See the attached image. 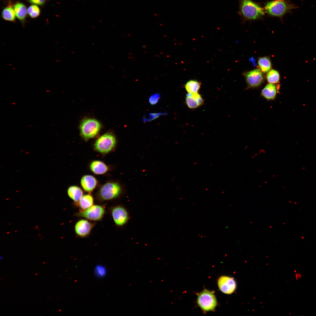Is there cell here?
I'll return each instance as SVG.
<instances>
[{
	"label": "cell",
	"mask_w": 316,
	"mask_h": 316,
	"mask_svg": "<svg viewBox=\"0 0 316 316\" xmlns=\"http://www.w3.org/2000/svg\"><path fill=\"white\" fill-rule=\"evenodd\" d=\"M166 113H150L148 114V117L145 116H143L142 118L143 121L144 122H150L162 115H166Z\"/></svg>",
	"instance_id": "d4e9b609"
},
{
	"label": "cell",
	"mask_w": 316,
	"mask_h": 316,
	"mask_svg": "<svg viewBox=\"0 0 316 316\" xmlns=\"http://www.w3.org/2000/svg\"><path fill=\"white\" fill-rule=\"evenodd\" d=\"M49 262H47V263H49Z\"/></svg>",
	"instance_id": "4dcf8cb0"
},
{
	"label": "cell",
	"mask_w": 316,
	"mask_h": 316,
	"mask_svg": "<svg viewBox=\"0 0 316 316\" xmlns=\"http://www.w3.org/2000/svg\"><path fill=\"white\" fill-rule=\"evenodd\" d=\"M122 192V188L118 183L109 181L101 186L97 192V196L100 201H108L117 198Z\"/></svg>",
	"instance_id": "3957f363"
},
{
	"label": "cell",
	"mask_w": 316,
	"mask_h": 316,
	"mask_svg": "<svg viewBox=\"0 0 316 316\" xmlns=\"http://www.w3.org/2000/svg\"><path fill=\"white\" fill-rule=\"evenodd\" d=\"M186 103L189 108L194 109L202 105L204 100L198 92L188 93L186 97Z\"/></svg>",
	"instance_id": "4fadbf2b"
},
{
	"label": "cell",
	"mask_w": 316,
	"mask_h": 316,
	"mask_svg": "<svg viewBox=\"0 0 316 316\" xmlns=\"http://www.w3.org/2000/svg\"><path fill=\"white\" fill-rule=\"evenodd\" d=\"M45 263V262H43V264H44V263Z\"/></svg>",
	"instance_id": "f1b7e54d"
},
{
	"label": "cell",
	"mask_w": 316,
	"mask_h": 316,
	"mask_svg": "<svg viewBox=\"0 0 316 316\" xmlns=\"http://www.w3.org/2000/svg\"><path fill=\"white\" fill-rule=\"evenodd\" d=\"M239 14L244 20L261 19L264 16L265 10L252 0H239Z\"/></svg>",
	"instance_id": "6da1fadb"
},
{
	"label": "cell",
	"mask_w": 316,
	"mask_h": 316,
	"mask_svg": "<svg viewBox=\"0 0 316 316\" xmlns=\"http://www.w3.org/2000/svg\"><path fill=\"white\" fill-rule=\"evenodd\" d=\"M80 183L82 188L85 191L90 193L95 188L98 184V181L94 176L86 175L82 177Z\"/></svg>",
	"instance_id": "7c38bea8"
},
{
	"label": "cell",
	"mask_w": 316,
	"mask_h": 316,
	"mask_svg": "<svg viewBox=\"0 0 316 316\" xmlns=\"http://www.w3.org/2000/svg\"><path fill=\"white\" fill-rule=\"evenodd\" d=\"M160 97L159 93H156L151 95L149 99L150 103L152 105L156 104L158 102Z\"/></svg>",
	"instance_id": "484cf974"
},
{
	"label": "cell",
	"mask_w": 316,
	"mask_h": 316,
	"mask_svg": "<svg viewBox=\"0 0 316 316\" xmlns=\"http://www.w3.org/2000/svg\"><path fill=\"white\" fill-rule=\"evenodd\" d=\"M111 212L115 224L119 227H122L126 225L131 218L127 209L121 205L112 207Z\"/></svg>",
	"instance_id": "52a82bcc"
},
{
	"label": "cell",
	"mask_w": 316,
	"mask_h": 316,
	"mask_svg": "<svg viewBox=\"0 0 316 316\" xmlns=\"http://www.w3.org/2000/svg\"><path fill=\"white\" fill-rule=\"evenodd\" d=\"M280 75L279 72L275 70L272 69L267 73L266 78L269 83H277L280 80Z\"/></svg>",
	"instance_id": "7402d4cb"
},
{
	"label": "cell",
	"mask_w": 316,
	"mask_h": 316,
	"mask_svg": "<svg viewBox=\"0 0 316 316\" xmlns=\"http://www.w3.org/2000/svg\"><path fill=\"white\" fill-rule=\"evenodd\" d=\"M3 279V278H1V279Z\"/></svg>",
	"instance_id": "f546056e"
},
{
	"label": "cell",
	"mask_w": 316,
	"mask_h": 316,
	"mask_svg": "<svg viewBox=\"0 0 316 316\" xmlns=\"http://www.w3.org/2000/svg\"><path fill=\"white\" fill-rule=\"evenodd\" d=\"M105 213V208L103 205H96L86 210L80 211L75 215L89 220L97 221L102 219Z\"/></svg>",
	"instance_id": "ba28073f"
},
{
	"label": "cell",
	"mask_w": 316,
	"mask_h": 316,
	"mask_svg": "<svg viewBox=\"0 0 316 316\" xmlns=\"http://www.w3.org/2000/svg\"><path fill=\"white\" fill-rule=\"evenodd\" d=\"M298 7L288 0H276L267 3L264 10L269 15L273 17L282 18L293 10Z\"/></svg>",
	"instance_id": "7a4b0ae2"
},
{
	"label": "cell",
	"mask_w": 316,
	"mask_h": 316,
	"mask_svg": "<svg viewBox=\"0 0 316 316\" xmlns=\"http://www.w3.org/2000/svg\"><path fill=\"white\" fill-rule=\"evenodd\" d=\"M94 273L98 277L102 278L105 276L107 270L105 267L102 265H97L95 268Z\"/></svg>",
	"instance_id": "cb8c5ba5"
},
{
	"label": "cell",
	"mask_w": 316,
	"mask_h": 316,
	"mask_svg": "<svg viewBox=\"0 0 316 316\" xmlns=\"http://www.w3.org/2000/svg\"><path fill=\"white\" fill-rule=\"evenodd\" d=\"M258 64L260 70L263 73L268 72L271 68V61L267 57H260L258 59Z\"/></svg>",
	"instance_id": "d6986e66"
},
{
	"label": "cell",
	"mask_w": 316,
	"mask_h": 316,
	"mask_svg": "<svg viewBox=\"0 0 316 316\" xmlns=\"http://www.w3.org/2000/svg\"><path fill=\"white\" fill-rule=\"evenodd\" d=\"M101 128V124L97 120L93 118L85 119L80 126L81 135L85 140H87L95 137Z\"/></svg>",
	"instance_id": "5b68a950"
},
{
	"label": "cell",
	"mask_w": 316,
	"mask_h": 316,
	"mask_svg": "<svg viewBox=\"0 0 316 316\" xmlns=\"http://www.w3.org/2000/svg\"><path fill=\"white\" fill-rule=\"evenodd\" d=\"M38 274V273H36V274H35V275H37Z\"/></svg>",
	"instance_id": "83f0119b"
},
{
	"label": "cell",
	"mask_w": 316,
	"mask_h": 316,
	"mask_svg": "<svg viewBox=\"0 0 316 316\" xmlns=\"http://www.w3.org/2000/svg\"><path fill=\"white\" fill-rule=\"evenodd\" d=\"M262 96L268 100L274 99L276 95V86L273 84L269 83L266 85L261 92Z\"/></svg>",
	"instance_id": "e0dca14e"
},
{
	"label": "cell",
	"mask_w": 316,
	"mask_h": 316,
	"mask_svg": "<svg viewBox=\"0 0 316 316\" xmlns=\"http://www.w3.org/2000/svg\"><path fill=\"white\" fill-rule=\"evenodd\" d=\"M2 15L3 18L6 20L14 21L15 20L16 15L15 11L10 6L5 8L3 10Z\"/></svg>",
	"instance_id": "44dd1931"
},
{
	"label": "cell",
	"mask_w": 316,
	"mask_h": 316,
	"mask_svg": "<svg viewBox=\"0 0 316 316\" xmlns=\"http://www.w3.org/2000/svg\"><path fill=\"white\" fill-rule=\"evenodd\" d=\"M200 85V83L197 80H190L186 83L185 88L188 93H197Z\"/></svg>",
	"instance_id": "ffe728a7"
},
{
	"label": "cell",
	"mask_w": 316,
	"mask_h": 316,
	"mask_svg": "<svg viewBox=\"0 0 316 316\" xmlns=\"http://www.w3.org/2000/svg\"><path fill=\"white\" fill-rule=\"evenodd\" d=\"M94 224L87 219H81L75 223L74 229L76 235L81 237L87 236L90 233Z\"/></svg>",
	"instance_id": "8fae6325"
},
{
	"label": "cell",
	"mask_w": 316,
	"mask_h": 316,
	"mask_svg": "<svg viewBox=\"0 0 316 316\" xmlns=\"http://www.w3.org/2000/svg\"><path fill=\"white\" fill-rule=\"evenodd\" d=\"M28 0V1H29V0Z\"/></svg>",
	"instance_id": "1f68e13d"
},
{
	"label": "cell",
	"mask_w": 316,
	"mask_h": 316,
	"mask_svg": "<svg viewBox=\"0 0 316 316\" xmlns=\"http://www.w3.org/2000/svg\"><path fill=\"white\" fill-rule=\"evenodd\" d=\"M197 302L201 309L207 311H213L217 304V299L214 294L206 289L199 294Z\"/></svg>",
	"instance_id": "8992f818"
},
{
	"label": "cell",
	"mask_w": 316,
	"mask_h": 316,
	"mask_svg": "<svg viewBox=\"0 0 316 316\" xmlns=\"http://www.w3.org/2000/svg\"><path fill=\"white\" fill-rule=\"evenodd\" d=\"M67 192L68 197L75 203L78 202L83 195V192L81 188L75 185L69 186Z\"/></svg>",
	"instance_id": "9a60e30c"
},
{
	"label": "cell",
	"mask_w": 316,
	"mask_h": 316,
	"mask_svg": "<svg viewBox=\"0 0 316 316\" xmlns=\"http://www.w3.org/2000/svg\"><path fill=\"white\" fill-rule=\"evenodd\" d=\"M218 284L220 290L226 294L232 293L236 288V283L234 279L227 276L220 277L218 279Z\"/></svg>",
	"instance_id": "30bf717a"
},
{
	"label": "cell",
	"mask_w": 316,
	"mask_h": 316,
	"mask_svg": "<svg viewBox=\"0 0 316 316\" xmlns=\"http://www.w3.org/2000/svg\"><path fill=\"white\" fill-rule=\"evenodd\" d=\"M89 168L92 172L97 175L104 174L107 173L109 169V166L106 164L98 160L92 161L89 164Z\"/></svg>",
	"instance_id": "5bb4252c"
},
{
	"label": "cell",
	"mask_w": 316,
	"mask_h": 316,
	"mask_svg": "<svg viewBox=\"0 0 316 316\" xmlns=\"http://www.w3.org/2000/svg\"><path fill=\"white\" fill-rule=\"evenodd\" d=\"M94 198L89 193L83 195L76 204L81 210H86L93 205Z\"/></svg>",
	"instance_id": "2e32d148"
},
{
	"label": "cell",
	"mask_w": 316,
	"mask_h": 316,
	"mask_svg": "<svg viewBox=\"0 0 316 316\" xmlns=\"http://www.w3.org/2000/svg\"><path fill=\"white\" fill-rule=\"evenodd\" d=\"M246 83L250 87L259 86L264 81V76L261 71L256 68L244 73Z\"/></svg>",
	"instance_id": "9c48e42d"
},
{
	"label": "cell",
	"mask_w": 316,
	"mask_h": 316,
	"mask_svg": "<svg viewBox=\"0 0 316 316\" xmlns=\"http://www.w3.org/2000/svg\"><path fill=\"white\" fill-rule=\"evenodd\" d=\"M3 259V257H1H1H0V259H1H1Z\"/></svg>",
	"instance_id": "4316f807"
},
{
	"label": "cell",
	"mask_w": 316,
	"mask_h": 316,
	"mask_svg": "<svg viewBox=\"0 0 316 316\" xmlns=\"http://www.w3.org/2000/svg\"><path fill=\"white\" fill-rule=\"evenodd\" d=\"M116 137L112 133H107L99 138L94 145L95 150L101 154H105L111 152L116 145Z\"/></svg>",
	"instance_id": "277c9868"
},
{
	"label": "cell",
	"mask_w": 316,
	"mask_h": 316,
	"mask_svg": "<svg viewBox=\"0 0 316 316\" xmlns=\"http://www.w3.org/2000/svg\"><path fill=\"white\" fill-rule=\"evenodd\" d=\"M16 16L21 21L23 20L25 18L27 13L26 7L23 4L18 2L13 6Z\"/></svg>",
	"instance_id": "ac0fdd59"
},
{
	"label": "cell",
	"mask_w": 316,
	"mask_h": 316,
	"mask_svg": "<svg viewBox=\"0 0 316 316\" xmlns=\"http://www.w3.org/2000/svg\"><path fill=\"white\" fill-rule=\"evenodd\" d=\"M27 13L32 18H34L39 15L40 10L37 6L33 5L28 7L27 9Z\"/></svg>",
	"instance_id": "603a6c76"
}]
</instances>
